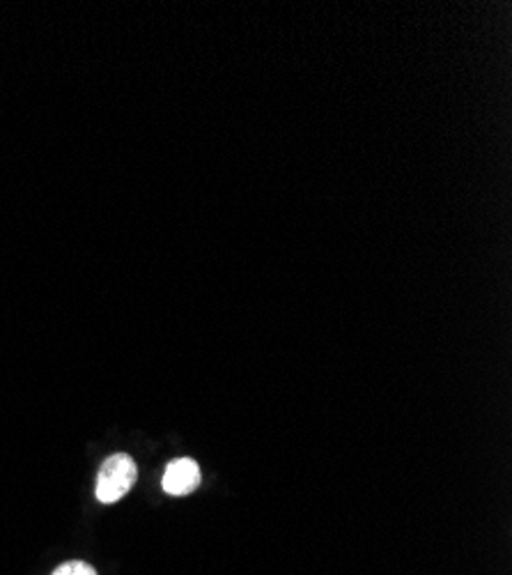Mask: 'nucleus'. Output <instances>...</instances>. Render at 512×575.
Here are the masks:
<instances>
[{
    "instance_id": "1",
    "label": "nucleus",
    "mask_w": 512,
    "mask_h": 575,
    "mask_svg": "<svg viewBox=\"0 0 512 575\" xmlns=\"http://www.w3.org/2000/svg\"><path fill=\"white\" fill-rule=\"evenodd\" d=\"M136 476L138 470L131 456L115 453L106 458L100 470V476H97V488H94L97 500L102 504H115L117 500H123L136 484Z\"/></svg>"
},
{
    "instance_id": "2",
    "label": "nucleus",
    "mask_w": 512,
    "mask_h": 575,
    "mask_svg": "<svg viewBox=\"0 0 512 575\" xmlns=\"http://www.w3.org/2000/svg\"><path fill=\"white\" fill-rule=\"evenodd\" d=\"M201 468L193 458H177L164 472V490L168 495H189L201 486Z\"/></svg>"
},
{
    "instance_id": "3",
    "label": "nucleus",
    "mask_w": 512,
    "mask_h": 575,
    "mask_svg": "<svg viewBox=\"0 0 512 575\" xmlns=\"http://www.w3.org/2000/svg\"><path fill=\"white\" fill-rule=\"evenodd\" d=\"M53 575H97V571L86 562H67L61 568H55Z\"/></svg>"
}]
</instances>
